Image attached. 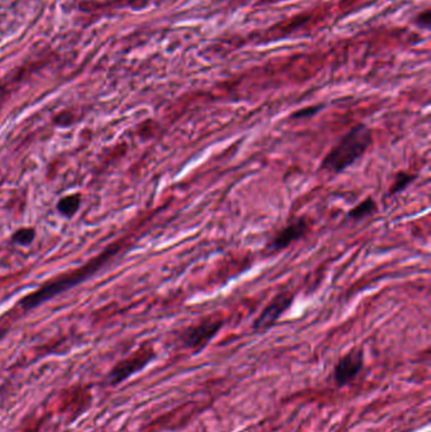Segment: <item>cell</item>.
<instances>
[{"label": "cell", "instance_id": "cell-2", "mask_svg": "<svg viewBox=\"0 0 431 432\" xmlns=\"http://www.w3.org/2000/svg\"><path fill=\"white\" fill-rule=\"evenodd\" d=\"M373 143V133L366 124H357L346 133L330 152L324 157L320 169L338 175L353 166Z\"/></svg>", "mask_w": 431, "mask_h": 432}, {"label": "cell", "instance_id": "cell-7", "mask_svg": "<svg viewBox=\"0 0 431 432\" xmlns=\"http://www.w3.org/2000/svg\"><path fill=\"white\" fill-rule=\"evenodd\" d=\"M310 228L311 223L306 216L295 219L275 235V238L269 244L270 252H281L290 247L295 241L304 238L310 232Z\"/></svg>", "mask_w": 431, "mask_h": 432}, {"label": "cell", "instance_id": "cell-4", "mask_svg": "<svg viewBox=\"0 0 431 432\" xmlns=\"http://www.w3.org/2000/svg\"><path fill=\"white\" fill-rule=\"evenodd\" d=\"M295 300V294L290 290L278 292L270 303L263 309L260 316L255 318L252 329L254 332H266L277 323L287 310L291 307Z\"/></svg>", "mask_w": 431, "mask_h": 432}, {"label": "cell", "instance_id": "cell-10", "mask_svg": "<svg viewBox=\"0 0 431 432\" xmlns=\"http://www.w3.org/2000/svg\"><path fill=\"white\" fill-rule=\"evenodd\" d=\"M416 175L414 173H408V172H400L397 173V176L395 177L391 188H390V195H396V193H401L403 190H406L408 186L411 185L414 181H415Z\"/></svg>", "mask_w": 431, "mask_h": 432}, {"label": "cell", "instance_id": "cell-6", "mask_svg": "<svg viewBox=\"0 0 431 432\" xmlns=\"http://www.w3.org/2000/svg\"><path fill=\"white\" fill-rule=\"evenodd\" d=\"M364 364V353L362 349L357 347L348 352L338 360L334 368V380L338 387L349 385L361 373Z\"/></svg>", "mask_w": 431, "mask_h": 432}, {"label": "cell", "instance_id": "cell-8", "mask_svg": "<svg viewBox=\"0 0 431 432\" xmlns=\"http://www.w3.org/2000/svg\"><path fill=\"white\" fill-rule=\"evenodd\" d=\"M377 202L375 201L373 197H367L366 200H363L361 204H358L355 208H352L348 213V217L353 222H359L364 217L373 215L377 211Z\"/></svg>", "mask_w": 431, "mask_h": 432}, {"label": "cell", "instance_id": "cell-12", "mask_svg": "<svg viewBox=\"0 0 431 432\" xmlns=\"http://www.w3.org/2000/svg\"><path fill=\"white\" fill-rule=\"evenodd\" d=\"M323 109L322 105H315V107H308V108L301 109L295 111L291 119H305V118H310V116H315L316 113H319L320 110Z\"/></svg>", "mask_w": 431, "mask_h": 432}, {"label": "cell", "instance_id": "cell-9", "mask_svg": "<svg viewBox=\"0 0 431 432\" xmlns=\"http://www.w3.org/2000/svg\"><path fill=\"white\" fill-rule=\"evenodd\" d=\"M80 204H81L80 195H77V193L76 195H67L57 202V210L62 215L71 217L78 211Z\"/></svg>", "mask_w": 431, "mask_h": 432}, {"label": "cell", "instance_id": "cell-11", "mask_svg": "<svg viewBox=\"0 0 431 432\" xmlns=\"http://www.w3.org/2000/svg\"><path fill=\"white\" fill-rule=\"evenodd\" d=\"M34 237H36L34 229H32V228H23V229L17 230V232L13 234L12 239H13V241H14L16 244H19V246H30L32 241L34 240Z\"/></svg>", "mask_w": 431, "mask_h": 432}, {"label": "cell", "instance_id": "cell-13", "mask_svg": "<svg viewBox=\"0 0 431 432\" xmlns=\"http://www.w3.org/2000/svg\"><path fill=\"white\" fill-rule=\"evenodd\" d=\"M419 19H420V22H423V24L428 27L429 23H430V12H429V10H426V12L423 13V16L419 17Z\"/></svg>", "mask_w": 431, "mask_h": 432}, {"label": "cell", "instance_id": "cell-1", "mask_svg": "<svg viewBox=\"0 0 431 432\" xmlns=\"http://www.w3.org/2000/svg\"><path fill=\"white\" fill-rule=\"evenodd\" d=\"M119 248L120 247H118V244H113L108 249H105L101 255H98L90 262L86 263L78 270H72L67 274L62 276L61 278H57L46 285H41V288H39L37 291H34L33 294H27L24 297L21 301V306L23 307V310L36 309L41 303L54 299V296L67 291L71 287L80 285L86 278L93 276L95 272L101 270L112 257H114L118 253Z\"/></svg>", "mask_w": 431, "mask_h": 432}, {"label": "cell", "instance_id": "cell-5", "mask_svg": "<svg viewBox=\"0 0 431 432\" xmlns=\"http://www.w3.org/2000/svg\"><path fill=\"white\" fill-rule=\"evenodd\" d=\"M154 352L152 349H140L137 353L131 355L116 364V368L109 374L110 385H118L125 379L129 378L134 373L142 371L148 364L154 360Z\"/></svg>", "mask_w": 431, "mask_h": 432}, {"label": "cell", "instance_id": "cell-3", "mask_svg": "<svg viewBox=\"0 0 431 432\" xmlns=\"http://www.w3.org/2000/svg\"><path fill=\"white\" fill-rule=\"evenodd\" d=\"M223 325L224 321L222 318H205L199 324L187 327L185 332L181 334V341L184 347L198 354L208 347L209 343L222 330Z\"/></svg>", "mask_w": 431, "mask_h": 432}]
</instances>
